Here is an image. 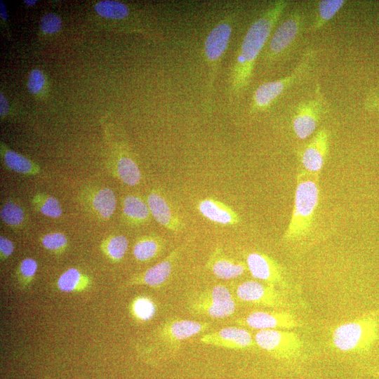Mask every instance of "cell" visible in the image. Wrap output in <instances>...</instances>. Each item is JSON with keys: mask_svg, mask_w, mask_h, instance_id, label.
<instances>
[{"mask_svg": "<svg viewBox=\"0 0 379 379\" xmlns=\"http://www.w3.org/2000/svg\"><path fill=\"white\" fill-rule=\"evenodd\" d=\"M288 6L285 0L274 1L248 29L230 72V87L234 95L247 89L255 61Z\"/></svg>", "mask_w": 379, "mask_h": 379, "instance_id": "1", "label": "cell"}, {"mask_svg": "<svg viewBox=\"0 0 379 379\" xmlns=\"http://www.w3.org/2000/svg\"><path fill=\"white\" fill-rule=\"evenodd\" d=\"M319 174L298 170L293 207L284 241H299L310 233L319 201Z\"/></svg>", "mask_w": 379, "mask_h": 379, "instance_id": "2", "label": "cell"}, {"mask_svg": "<svg viewBox=\"0 0 379 379\" xmlns=\"http://www.w3.org/2000/svg\"><path fill=\"white\" fill-rule=\"evenodd\" d=\"M378 337V321L375 315L368 314L337 326L332 341L340 351L365 352L373 346Z\"/></svg>", "mask_w": 379, "mask_h": 379, "instance_id": "3", "label": "cell"}, {"mask_svg": "<svg viewBox=\"0 0 379 379\" xmlns=\"http://www.w3.org/2000/svg\"><path fill=\"white\" fill-rule=\"evenodd\" d=\"M316 58V51L309 48L304 52L300 62L288 75L260 85L252 96L251 114L267 109L288 88L300 81L311 69Z\"/></svg>", "mask_w": 379, "mask_h": 379, "instance_id": "4", "label": "cell"}, {"mask_svg": "<svg viewBox=\"0 0 379 379\" xmlns=\"http://www.w3.org/2000/svg\"><path fill=\"white\" fill-rule=\"evenodd\" d=\"M186 307L194 316L224 319L235 312L237 305L230 290L218 284L190 294Z\"/></svg>", "mask_w": 379, "mask_h": 379, "instance_id": "5", "label": "cell"}, {"mask_svg": "<svg viewBox=\"0 0 379 379\" xmlns=\"http://www.w3.org/2000/svg\"><path fill=\"white\" fill-rule=\"evenodd\" d=\"M211 324L187 319L171 318L157 328L155 338L157 345L171 357L178 353L183 342L208 330Z\"/></svg>", "mask_w": 379, "mask_h": 379, "instance_id": "6", "label": "cell"}, {"mask_svg": "<svg viewBox=\"0 0 379 379\" xmlns=\"http://www.w3.org/2000/svg\"><path fill=\"white\" fill-rule=\"evenodd\" d=\"M232 32L230 19L220 21L208 33L204 42V53L209 66V79L207 86L206 109L211 110L213 84L219 64L227 48Z\"/></svg>", "mask_w": 379, "mask_h": 379, "instance_id": "7", "label": "cell"}, {"mask_svg": "<svg viewBox=\"0 0 379 379\" xmlns=\"http://www.w3.org/2000/svg\"><path fill=\"white\" fill-rule=\"evenodd\" d=\"M304 20L302 11L295 8L278 26L265 53L264 60L266 65L273 64L291 50L300 33Z\"/></svg>", "mask_w": 379, "mask_h": 379, "instance_id": "8", "label": "cell"}, {"mask_svg": "<svg viewBox=\"0 0 379 379\" xmlns=\"http://www.w3.org/2000/svg\"><path fill=\"white\" fill-rule=\"evenodd\" d=\"M258 347L277 359H291L298 357L303 341L295 332L284 330H260L255 336Z\"/></svg>", "mask_w": 379, "mask_h": 379, "instance_id": "9", "label": "cell"}, {"mask_svg": "<svg viewBox=\"0 0 379 379\" xmlns=\"http://www.w3.org/2000/svg\"><path fill=\"white\" fill-rule=\"evenodd\" d=\"M326 109V100L317 84L314 98L300 101L294 108L292 128L295 136L304 140L312 135Z\"/></svg>", "mask_w": 379, "mask_h": 379, "instance_id": "10", "label": "cell"}, {"mask_svg": "<svg viewBox=\"0 0 379 379\" xmlns=\"http://www.w3.org/2000/svg\"><path fill=\"white\" fill-rule=\"evenodd\" d=\"M187 245V243H183L175 247L159 262L142 272L133 275L123 286L125 288L142 285L154 288L163 287L170 279L175 267Z\"/></svg>", "mask_w": 379, "mask_h": 379, "instance_id": "11", "label": "cell"}, {"mask_svg": "<svg viewBox=\"0 0 379 379\" xmlns=\"http://www.w3.org/2000/svg\"><path fill=\"white\" fill-rule=\"evenodd\" d=\"M235 293L239 300L252 305L273 308L288 305L284 295L277 287L253 280L239 284Z\"/></svg>", "mask_w": 379, "mask_h": 379, "instance_id": "12", "label": "cell"}, {"mask_svg": "<svg viewBox=\"0 0 379 379\" xmlns=\"http://www.w3.org/2000/svg\"><path fill=\"white\" fill-rule=\"evenodd\" d=\"M234 322L258 331L292 329L301 326L297 317L288 311H254Z\"/></svg>", "mask_w": 379, "mask_h": 379, "instance_id": "13", "label": "cell"}, {"mask_svg": "<svg viewBox=\"0 0 379 379\" xmlns=\"http://www.w3.org/2000/svg\"><path fill=\"white\" fill-rule=\"evenodd\" d=\"M199 340L203 345L234 350H247L258 347L251 334L238 326H228L204 333Z\"/></svg>", "mask_w": 379, "mask_h": 379, "instance_id": "14", "label": "cell"}, {"mask_svg": "<svg viewBox=\"0 0 379 379\" xmlns=\"http://www.w3.org/2000/svg\"><path fill=\"white\" fill-rule=\"evenodd\" d=\"M246 263L253 278L277 288H284L288 286L284 268L270 255L252 252L246 255Z\"/></svg>", "mask_w": 379, "mask_h": 379, "instance_id": "15", "label": "cell"}, {"mask_svg": "<svg viewBox=\"0 0 379 379\" xmlns=\"http://www.w3.org/2000/svg\"><path fill=\"white\" fill-rule=\"evenodd\" d=\"M79 201L84 208L100 220H107L117 208V197L109 187L87 186L79 193Z\"/></svg>", "mask_w": 379, "mask_h": 379, "instance_id": "16", "label": "cell"}, {"mask_svg": "<svg viewBox=\"0 0 379 379\" xmlns=\"http://www.w3.org/2000/svg\"><path fill=\"white\" fill-rule=\"evenodd\" d=\"M329 149V132L323 127L319 129L300 154L302 168L309 173L319 174L326 160Z\"/></svg>", "mask_w": 379, "mask_h": 379, "instance_id": "17", "label": "cell"}, {"mask_svg": "<svg viewBox=\"0 0 379 379\" xmlns=\"http://www.w3.org/2000/svg\"><path fill=\"white\" fill-rule=\"evenodd\" d=\"M146 201L152 216L164 228L173 232H180L185 229V225L181 217L173 209L160 190H152Z\"/></svg>", "mask_w": 379, "mask_h": 379, "instance_id": "18", "label": "cell"}, {"mask_svg": "<svg viewBox=\"0 0 379 379\" xmlns=\"http://www.w3.org/2000/svg\"><path fill=\"white\" fill-rule=\"evenodd\" d=\"M206 267L215 277L225 280L239 277L248 270L246 262L227 257L218 246L209 255Z\"/></svg>", "mask_w": 379, "mask_h": 379, "instance_id": "19", "label": "cell"}, {"mask_svg": "<svg viewBox=\"0 0 379 379\" xmlns=\"http://www.w3.org/2000/svg\"><path fill=\"white\" fill-rule=\"evenodd\" d=\"M197 208L203 217L216 224L234 226L241 221L239 214L230 206L213 197L200 199Z\"/></svg>", "mask_w": 379, "mask_h": 379, "instance_id": "20", "label": "cell"}, {"mask_svg": "<svg viewBox=\"0 0 379 379\" xmlns=\"http://www.w3.org/2000/svg\"><path fill=\"white\" fill-rule=\"evenodd\" d=\"M111 169L115 178L128 186L137 185L141 180L140 169L127 150L118 153L112 164Z\"/></svg>", "mask_w": 379, "mask_h": 379, "instance_id": "21", "label": "cell"}, {"mask_svg": "<svg viewBox=\"0 0 379 379\" xmlns=\"http://www.w3.org/2000/svg\"><path fill=\"white\" fill-rule=\"evenodd\" d=\"M122 216L131 227L145 225L152 216L147 201L139 195L128 194L122 200Z\"/></svg>", "mask_w": 379, "mask_h": 379, "instance_id": "22", "label": "cell"}, {"mask_svg": "<svg viewBox=\"0 0 379 379\" xmlns=\"http://www.w3.org/2000/svg\"><path fill=\"white\" fill-rule=\"evenodd\" d=\"M166 244V239L157 234L142 235L135 239L133 244V257L138 262H149L164 251Z\"/></svg>", "mask_w": 379, "mask_h": 379, "instance_id": "23", "label": "cell"}, {"mask_svg": "<svg viewBox=\"0 0 379 379\" xmlns=\"http://www.w3.org/2000/svg\"><path fill=\"white\" fill-rule=\"evenodd\" d=\"M0 152L3 165L9 171L27 176L36 175L41 172L37 164L11 150L3 142H1Z\"/></svg>", "mask_w": 379, "mask_h": 379, "instance_id": "24", "label": "cell"}, {"mask_svg": "<svg viewBox=\"0 0 379 379\" xmlns=\"http://www.w3.org/2000/svg\"><path fill=\"white\" fill-rule=\"evenodd\" d=\"M0 217L1 221L13 230L22 229L27 220V215L22 205L11 198L1 204Z\"/></svg>", "mask_w": 379, "mask_h": 379, "instance_id": "25", "label": "cell"}, {"mask_svg": "<svg viewBox=\"0 0 379 379\" xmlns=\"http://www.w3.org/2000/svg\"><path fill=\"white\" fill-rule=\"evenodd\" d=\"M91 285V277L75 267L68 268L57 280V287L62 292H81Z\"/></svg>", "mask_w": 379, "mask_h": 379, "instance_id": "26", "label": "cell"}, {"mask_svg": "<svg viewBox=\"0 0 379 379\" xmlns=\"http://www.w3.org/2000/svg\"><path fill=\"white\" fill-rule=\"evenodd\" d=\"M128 247V239L123 234H110L103 239L100 244L103 254L114 263L123 260Z\"/></svg>", "mask_w": 379, "mask_h": 379, "instance_id": "27", "label": "cell"}, {"mask_svg": "<svg viewBox=\"0 0 379 379\" xmlns=\"http://www.w3.org/2000/svg\"><path fill=\"white\" fill-rule=\"evenodd\" d=\"M30 202L33 209L44 216L58 218L62 214L60 201L54 196L46 192L35 193Z\"/></svg>", "mask_w": 379, "mask_h": 379, "instance_id": "28", "label": "cell"}, {"mask_svg": "<svg viewBox=\"0 0 379 379\" xmlns=\"http://www.w3.org/2000/svg\"><path fill=\"white\" fill-rule=\"evenodd\" d=\"M347 1L345 0H322L317 6L314 20L309 30L316 32L321 29L339 12Z\"/></svg>", "mask_w": 379, "mask_h": 379, "instance_id": "29", "label": "cell"}, {"mask_svg": "<svg viewBox=\"0 0 379 379\" xmlns=\"http://www.w3.org/2000/svg\"><path fill=\"white\" fill-rule=\"evenodd\" d=\"M129 312L132 317L138 322L150 321L156 314L157 307L154 300L147 295L135 297L130 302Z\"/></svg>", "mask_w": 379, "mask_h": 379, "instance_id": "30", "label": "cell"}, {"mask_svg": "<svg viewBox=\"0 0 379 379\" xmlns=\"http://www.w3.org/2000/svg\"><path fill=\"white\" fill-rule=\"evenodd\" d=\"M94 10L101 17L113 20H121L129 13L128 7L118 1L104 0L94 6Z\"/></svg>", "mask_w": 379, "mask_h": 379, "instance_id": "31", "label": "cell"}, {"mask_svg": "<svg viewBox=\"0 0 379 379\" xmlns=\"http://www.w3.org/2000/svg\"><path fill=\"white\" fill-rule=\"evenodd\" d=\"M42 246L55 255L62 254L68 246L67 236L60 232H51L40 237Z\"/></svg>", "mask_w": 379, "mask_h": 379, "instance_id": "32", "label": "cell"}, {"mask_svg": "<svg viewBox=\"0 0 379 379\" xmlns=\"http://www.w3.org/2000/svg\"><path fill=\"white\" fill-rule=\"evenodd\" d=\"M37 269L38 263L34 258H24L19 263L15 272L20 286L23 288L29 286L33 281Z\"/></svg>", "mask_w": 379, "mask_h": 379, "instance_id": "33", "label": "cell"}, {"mask_svg": "<svg viewBox=\"0 0 379 379\" xmlns=\"http://www.w3.org/2000/svg\"><path fill=\"white\" fill-rule=\"evenodd\" d=\"M61 27L62 20L58 15L48 13L42 16L40 21V28L44 33L53 34L58 32Z\"/></svg>", "mask_w": 379, "mask_h": 379, "instance_id": "34", "label": "cell"}, {"mask_svg": "<svg viewBox=\"0 0 379 379\" xmlns=\"http://www.w3.org/2000/svg\"><path fill=\"white\" fill-rule=\"evenodd\" d=\"M46 85V77L43 72L39 69H32L28 78L27 88L32 94H38L42 91Z\"/></svg>", "mask_w": 379, "mask_h": 379, "instance_id": "35", "label": "cell"}, {"mask_svg": "<svg viewBox=\"0 0 379 379\" xmlns=\"http://www.w3.org/2000/svg\"><path fill=\"white\" fill-rule=\"evenodd\" d=\"M15 246L13 241L4 235L0 236V260H6L13 253Z\"/></svg>", "mask_w": 379, "mask_h": 379, "instance_id": "36", "label": "cell"}, {"mask_svg": "<svg viewBox=\"0 0 379 379\" xmlns=\"http://www.w3.org/2000/svg\"><path fill=\"white\" fill-rule=\"evenodd\" d=\"M364 106L366 110L379 112V94L375 91L368 93L364 99Z\"/></svg>", "mask_w": 379, "mask_h": 379, "instance_id": "37", "label": "cell"}, {"mask_svg": "<svg viewBox=\"0 0 379 379\" xmlns=\"http://www.w3.org/2000/svg\"><path fill=\"white\" fill-rule=\"evenodd\" d=\"M9 109L8 102L3 94L2 92L0 93V115L1 119H3L8 114Z\"/></svg>", "mask_w": 379, "mask_h": 379, "instance_id": "38", "label": "cell"}, {"mask_svg": "<svg viewBox=\"0 0 379 379\" xmlns=\"http://www.w3.org/2000/svg\"><path fill=\"white\" fill-rule=\"evenodd\" d=\"M0 17L1 20H4V22H6L8 19V13L6 11V7L4 2L2 0L0 1Z\"/></svg>", "mask_w": 379, "mask_h": 379, "instance_id": "39", "label": "cell"}, {"mask_svg": "<svg viewBox=\"0 0 379 379\" xmlns=\"http://www.w3.org/2000/svg\"><path fill=\"white\" fill-rule=\"evenodd\" d=\"M24 2L25 4L28 6H32V5H34L37 2V1L36 0H25Z\"/></svg>", "mask_w": 379, "mask_h": 379, "instance_id": "40", "label": "cell"}]
</instances>
